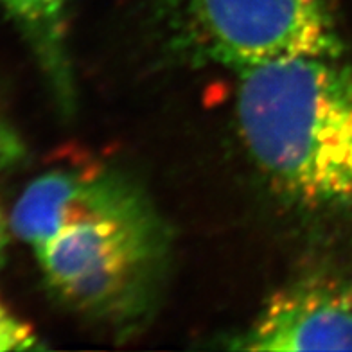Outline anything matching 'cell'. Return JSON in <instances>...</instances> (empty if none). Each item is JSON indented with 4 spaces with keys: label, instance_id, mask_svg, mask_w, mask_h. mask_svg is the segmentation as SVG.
<instances>
[{
    "label": "cell",
    "instance_id": "5b68a950",
    "mask_svg": "<svg viewBox=\"0 0 352 352\" xmlns=\"http://www.w3.org/2000/svg\"><path fill=\"white\" fill-rule=\"evenodd\" d=\"M243 351H352V286L306 278L266 302L250 329L234 342Z\"/></svg>",
    "mask_w": 352,
    "mask_h": 352
},
{
    "label": "cell",
    "instance_id": "277c9868",
    "mask_svg": "<svg viewBox=\"0 0 352 352\" xmlns=\"http://www.w3.org/2000/svg\"><path fill=\"white\" fill-rule=\"evenodd\" d=\"M142 198L133 182L107 167H58L25 187L11 210L10 228L38 252L65 228L126 209Z\"/></svg>",
    "mask_w": 352,
    "mask_h": 352
},
{
    "label": "cell",
    "instance_id": "8992f818",
    "mask_svg": "<svg viewBox=\"0 0 352 352\" xmlns=\"http://www.w3.org/2000/svg\"><path fill=\"white\" fill-rule=\"evenodd\" d=\"M67 6L69 0H0V8L33 47L56 99L70 110L74 87L67 52Z\"/></svg>",
    "mask_w": 352,
    "mask_h": 352
},
{
    "label": "cell",
    "instance_id": "9c48e42d",
    "mask_svg": "<svg viewBox=\"0 0 352 352\" xmlns=\"http://www.w3.org/2000/svg\"><path fill=\"white\" fill-rule=\"evenodd\" d=\"M6 246H8V223H6L4 214L0 210V266L4 263Z\"/></svg>",
    "mask_w": 352,
    "mask_h": 352
},
{
    "label": "cell",
    "instance_id": "7a4b0ae2",
    "mask_svg": "<svg viewBox=\"0 0 352 352\" xmlns=\"http://www.w3.org/2000/svg\"><path fill=\"white\" fill-rule=\"evenodd\" d=\"M166 241L162 221L142 198L65 228L34 255L52 292L69 306L122 324L149 306Z\"/></svg>",
    "mask_w": 352,
    "mask_h": 352
},
{
    "label": "cell",
    "instance_id": "3957f363",
    "mask_svg": "<svg viewBox=\"0 0 352 352\" xmlns=\"http://www.w3.org/2000/svg\"><path fill=\"white\" fill-rule=\"evenodd\" d=\"M207 56L237 69L342 56L331 0H187Z\"/></svg>",
    "mask_w": 352,
    "mask_h": 352
},
{
    "label": "cell",
    "instance_id": "ba28073f",
    "mask_svg": "<svg viewBox=\"0 0 352 352\" xmlns=\"http://www.w3.org/2000/svg\"><path fill=\"white\" fill-rule=\"evenodd\" d=\"M20 155L19 139L11 133V130L0 121V169L13 164Z\"/></svg>",
    "mask_w": 352,
    "mask_h": 352
},
{
    "label": "cell",
    "instance_id": "52a82bcc",
    "mask_svg": "<svg viewBox=\"0 0 352 352\" xmlns=\"http://www.w3.org/2000/svg\"><path fill=\"white\" fill-rule=\"evenodd\" d=\"M36 347H40V343L34 331L0 300V352L29 351Z\"/></svg>",
    "mask_w": 352,
    "mask_h": 352
},
{
    "label": "cell",
    "instance_id": "6da1fadb",
    "mask_svg": "<svg viewBox=\"0 0 352 352\" xmlns=\"http://www.w3.org/2000/svg\"><path fill=\"white\" fill-rule=\"evenodd\" d=\"M236 111L275 190L307 209L352 212V67L342 56L239 70Z\"/></svg>",
    "mask_w": 352,
    "mask_h": 352
}]
</instances>
